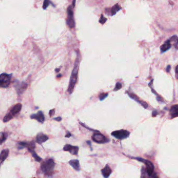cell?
I'll return each mask as SVG.
<instances>
[{
  "label": "cell",
  "mask_w": 178,
  "mask_h": 178,
  "mask_svg": "<svg viewBox=\"0 0 178 178\" xmlns=\"http://www.w3.org/2000/svg\"><path fill=\"white\" fill-rule=\"evenodd\" d=\"M79 63H80V60H79V55L77 54V57L76 58V60L75 62L74 69L73 70L69 87L68 89V91L70 94H72V93L74 91V89L75 87V86L76 85L77 80V76H78V68H79Z\"/></svg>",
  "instance_id": "1"
},
{
  "label": "cell",
  "mask_w": 178,
  "mask_h": 178,
  "mask_svg": "<svg viewBox=\"0 0 178 178\" xmlns=\"http://www.w3.org/2000/svg\"><path fill=\"white\" fill-rule=\"evenodd\" d=\"M55 167V162L53 159H49L43 161L40 166L41 171L47 175H51L53 174V172Z\"/></svg>",
  "instance_id": "2"
},
{
  "label": "cell",
  "mask_w": 178,
  "mask_h": 178,
  "mask_svg": "<svg viewBox=\"0 0 178 178\" xmlns=\"http://www.w3.org/2000/svg\"><path fill=\"white\" fill-rule=\"evenodd\" d=\"M22 108V105L21 103H17L13 106L5 115L3 118V122L6 123L10 121L11 120L19 113Z\"/></svg>",
  "instance_id": "3"
},
{
  "label": "cell",
  "mask_w": 178,
  "mask_h": 178,
  "mask_svg": "<svg viewBox=\"0 0 178 178\" xmlns=\"http://www.w3.org/2000/svg\"><path fill=\"white\" fill-rule=\"evenodd\" d=\"M134 159L143 162L146 165V171L149 176H155V175H154V174H153L154 170V166L151 162H150L149 160L144 159L141 157L135 158Z\"/></svg>",
  "instance_id": "4"
},
{
  "label": "cell",
  "mask_w": 178,
  "mask_h": 178,
  "mask_svg": "<svg viewBox=\"0 0 178 178\" xmlns=\"http://www.w3.org/2000/svg\"><path fill=\"white\" fill-rule=\"evenodd\" d=\"M12 74L2 73L0 75V86L1 88L8 87L11 83Z\"/></svg>",
  "instance_id": "5"
},
{
  "label": "cell",
  "mask_w": 178,
  "mask_h": 178,
  "mask_svg": "<svg viewBox=\"0 0 178 178\" xmlns=\"http://www.w3.org/2000/svg\"><path fill=\"white\" fill-rule=\"evenodd\" d=\"M68 17L67 19V24L70 28H73L75 27V21L74 18V14L73 11V8L72 5L68 7L67 9Z\"/></svg>",
  "instance_id": "6"
},
{
  "label": "cell",
  "mask_w": 178,
  "mask_h": 178,
  "mask_svg": "<svg viewBox=\"0 0 178 178\" xmlns=\"http://www.w3.org/2000/svg\"><path fill=\"white\" fill-rule=\"evenodd\" d=\"M91 139L94 142L98 144H104L109 142V140L107 137L99 133V132L95 133L93 135Z\"/></svg>",
  "instance_id": "7"
},
{
  "label": "cell",
  "mask_w": 178,
  "mask_h": 178,
  "mask_svg": "<svg viewBox=\"0 0 178 178\" xmlns=\"http://www.w3.org/2000/svg\"><path fill=\"white\" fill-rule=\"evenodd\" d=\"M111 135L118 140H123L128 138L130 135V132L127 130H121L113 132Z\"/></svg>",
  "instance_id": "8"
},
{
  "label": "cell",
  "mask_w": 178,
  "mask_h": 178,
  "mask_svg": "<svg viewBox=\"0 0 178 178\" xmlns=\"http://www.w3.org/2000/svg\"><path fill=\"white\" fill-rule=\"evenodd\" d=\"M25 147L28 148V150H34L35 148V143L34 141H31L30 142H20L18 143V148L19 149H22Z\"/></svg>",
  "instance_id": "9"
},
{
  "label": "cell",
  "mask_w": 178,
  "mask_h": 178,
  "mask_svg": "<svg viewBox=\"0 0 178 178\" xmlns=\"http://www.w3.org/2000/svg\"><path fill=\"white\" fill-rule=\"evenodd\" d=\"M15 87L16 89L17 93L18 95L22 94L27 89L28 87V84L25 82H22V83H16L15 85Z\"/></svg>",
  "instance_id": "10"
},
{
  "label": "cell",
  "mask_w": 178,
  "mask_h": 178,
  "mask_svg": "<svg viewBox=\"0 0 178 178\" xmlns=\"http://www.w3.org/2000/svg\"><path fill=\"white\" fill-rule=\"evenodd\" d=\"M79 148L77 146L71 145L70 144H66L63 147V150L69 151L73 155H77L78 154Z\"/></svg>",
  "instance_id": "11"
},
{
  "label": "cell",
  "mask_w": 178,
  "mask_h": 178,
  "mask_svg": "<svg viewBox=\"0 0 178 178\" xmlns=\"http://www.w3.org/2000/svg\"><path fill=\"white\" fill-rule=\"evenodd\" d=\"M30 118L32 119L36 120L37 121L41 123H43L45 120L44 115L41 111H38L37 113L31 114L30 115Z\"/></svg>",
  "instance_id": "12"
},
{
  "label": "cell",
  "mask_w": 178,
  "mask_h": 178,
  "mask_svg": "<svg viewBox=\"0 0 178 178\" xmlns=\"http://www.w3.org/2000/svg\"><path fill=\"white\" fill-rule=\"evenodd\" d=\"M48 139V136L42 132L38 133L36 136V142L39 144H41L42 143L46 142Z\"/></svg>",
  "instance_id": "13"
},
{
  "label": "cell",
  "mask_w": 178,
  "mask_h": 178,
  "mask_svg": "<svg viewBox=\"0 0 178 178\" xmlns=\"http://www.w3.org/2000/svg\"><path fill=\"white\" fill-rule=\"evenodd\" d=\"M170 115L171 118L178 116V105L176 104L171 107L170 110Z\"/></svg>",
  "instance_id": "14"
},
{
  "label": "cell",
  "mask_w": 178,
  "mask_h": 178,
  "mask_svg": "<svg viewBox=\"0 0 178 178\" xmlns=\"http://www.w3.org/2000/svg\"><path fill=\"white\" fill-rule=\"evenodd\" d=\"M128 94H129V96L130 97H131L133 99H134L135 101L138 102L139 103H141V105L142 106H143L144 108H146L148 107V104L145 102H144V101H143L142 100H141L140 99V98L136 95H134L133 94H132V93H128Z\"/></svg>",
  "instance_id": "15"
},
{
  "label": "cell",
  "mask_w": 178,
  "mask_h": 178,
  "mask_svg": "<svg viewBox=\"0 0 178 178\" xmlns=\"http://www.w3.org/2000/svg\"><path fill=\"white\" fill-rule=\"evenodd\" d=\"M171 40H167L160 47V50L161 51V53H163L167 51H168L169 49L171 48Z\"/></svg>",
  "instance_id": "16"
},
{
  "label": "cell",
  "mask_w": 178,
  "mask_h": 178,
  "mask_svg": "<svg viewBox=\"0 0 178 178\" xmlns=\"http://www.w3.org/2000/svg\"><path fill=\"white\" fill-rule=\"evenodd\" d=\"M101 173L102 175L107 178L112 173V170L108 165H106V167L101 170Z\"/></svg>",
  "instance_id": "17"
},
{
  "label": "cell",
  "mask_w": 178,
  "mask_h": 178,
  "mask_svg": "<svg viewBox=\"0 0 178 178\" xmlns=\"http://www.w3.org/2000/svg\"><path fill=\"white\" fill-rule=\"evenodd\" d=\"M69 164L76 170H80V164L79 160L77 159H73L69 161Z\"/></svg>",
  "instance_id": "18"
},
{
  "label": "cell",
  "mask_w": 178,
  "mask_h": 178,
  "mask_svg": "<svg viewBox=\"0 0 178 178\" xmlns=\"http://www.w3.org/2000/svg\"><path fill=\"white\" fill-rule=\"evenodd\" d=\"M9 155V150L8 149H3L2 150L0 155V159H1V163L2 164L3 161L7 158Z\"/></svg>",
  "instance_id": "19"
},
{
  "label": "cell",
  "mask_w": 178,
  "mask_h": 178,
  "mask_svg": "<svg viewBox=\"0 0 178 178\" xmlns=\"http://www.w3.org/2000/svg\"><path fill=\"white\" fill-rule=\"evenodd\" d=\"M121 10V7L119 5H118V4H115L111 8V16L114 15L118 11H119Z\"/></svg>",
  "instance_id": "20"
},
{
  "label": "cell",
  "mask_w": 178,
  "mask_h": 178,
  "mask_svg": "<svg viewBox=\"0 0 178 178\" xmlns=\"http://www.w3.org/2000/svg\"><path fill=\"white\" fill-rule=\"evenodd\" d=\"M29 151L30 152L32 157L34 158V159H35L36 161H38V162H40L42 160V159L36 153V152L34 151V150H29Z\"/></svg>",
  "instance_id": "21"
},
{
  "label": "cell",
  "mask_w": 178,
  "mask_h": 178,
  "mask_svg": "<svg viewBox=\"0 0 178 178\" xmlns=\"http://www.w3.org/2000/svg\"><path fill=\"white\" fill-rule=\"evenodd\" d=\"M171 41H173L174 42V47L176 49H178V38L176 36H172L170 39Z\"/></svg>",
  "instance_id": "22"
},
{
  "label": "cell",
  "mask_w": 178,
  "mask_h": 178,
  "mask_svg": "<svg viewBox=\"0 0 178 178\" xmlns=\"http://www.w3.org/2000/svg\"><path fill=\"white\" fill-rule=\"evenodd\" d=\"M8 136V134L6 133L5 132H1V144L2 145L3 142L5 141V140L7 139Z\"/></svg>",
  "instance_id": "23"
},
{
  "label": "cell",
  "mask_w": 178,
  "mask_h": 178,
  "mask_svg": "<svg viewBox=\"0 0 178 178\" xmlns=\"http://www.w3.org/2000/svg\"><path fill=\"white\" fill-rule=\"evenodd\" d=\"M51 3V2L50 1V0H44L43 2V10H46Z\"/></svg>",
  "instance_id": "24"
},
{
  "label": "cell",
  "mask_w": 178,
  "mask_h": 178,
  "mask_svg": "<svg viewBox=\"0 0 178 178\" xmlns=\"http://www.w3.org/2000/svg\"><path fill=\"white\" fill-rule=\"evenodd\" d=\"M108 96V93H101L99 96V99L100 101L103 100Z\"/></svg>",
  "instance_id": "25"
},
{
  "label": "cell",
  "mask_w": 178,
  "mask_h": 178,
  "mask_svg": "<svg viewBox=\"0 0 178 178\" xmlns=\"http://www.w3.org/2000/svg\"><path fill=\"white\" fill-rule=\"evenodd\" d=\"M122 88V84L121 83H120V82H117L116 85H115V87L114 88V89H113L114 91H117L118 90Z\"/></svg>",
  "instance_id": "26"
},
{
  "label": "cell",
  "mask_w": 178,
  "mask_h": 178,
  "mask_svg": "<svg viewBox=\"0 0 178 178\" xmlns=\"http://www.w3.org/2000/svg\"><path fill=\"white\" fill-rule=\"evenodd\" d=\"M107 20V19L106 18H105L102 15H101V17L99 19V23H101V24H103L104 23H106Z\"/></svg>",
  "instance_id": "27"
},
{
  "label": "cell",
  "mask_w": 178,
  "mask_h": 178,
  "mask_svg": "<svg viewBox=\"0 0 178 178\" xmlns=\"http://www.w3.org/2000/svg\"><path fill=\"white\" fill-rule=\"evenodd\" d=\"M55 114V109H52L49 112V115H50V116L51 117L52 116H53L54 114Z\"/></svg>",
  "instance_id": "28"
},
{
  "label": "cell",
  "mask_w": 178,
  "mask_h": 178,
  "mask_svg": "<svg viewBox=\"0 0 178 178\" xmlns=\"http://www.w3.org/2000/svg\"><path fill=\"white\" fill-rule=\"evenodd\" d=\"M175 71V77L176 79H178V65L176 67Z\"/></svg>",
  "instance_id": "29"
},
{
  "label": "cell",
  "mask_w": 178,
  "mask_h": 178,
  "mask_svg": "<svg viewBox=\"0 0 178 178\" xmlns=\"http://www.w3.org/2000/svg\"><path fill=\"white\" fill-rule=\"evenodd\" d=\"M54 120H55L56 121H61V120H62V118H61V117L59 116V117H57L54 118Z\"/></svg>",
  "instance_id": "30"
},
{
  "label": "cell",
  "mask_w": 178,
  "mask_h": 178,
  "mask_svg": "<svg viewBox=\"0 0 178 178\" xmlns=\"http://www.w3.org/2000/svg\"><path fill=\"white\" fill-rule=\"evenodd\" d=\"M170 69H171V67H170V65H168V67H167V72H169V71H170Z\"/></svg>",
  "instance_id": "31"
},
{
  "label": "cell",
  "mask_w": 178,
  "mask_h": 178,
  "mask_svg": "<svg viewBox=\"0 0 178 178\" xmlns=\"http://www.w3.org/2000/svg\"><path fill=\"white\" fill-rule=\"evenodd\" d=\"M71 136V134L70 133H69V134H68V135H65V137H70Z\"/></svg>",
  "instance_id": "32"
},
{
  "label": "cell",
  "mask_w": 178,
  "mask_h": 178,
  "mask_svg": "<svg viewBox=\"0 0 178 178\" xmlns=\"http://www.w3.org/2000/svg\"><path fill=\"white\" fill-rule=\"evenodd\" d=\"M60 71V69H56V70H55V71H56V72H58V71Z\"/></svg>",
  "instance_id": "33"
}]
</instances>
